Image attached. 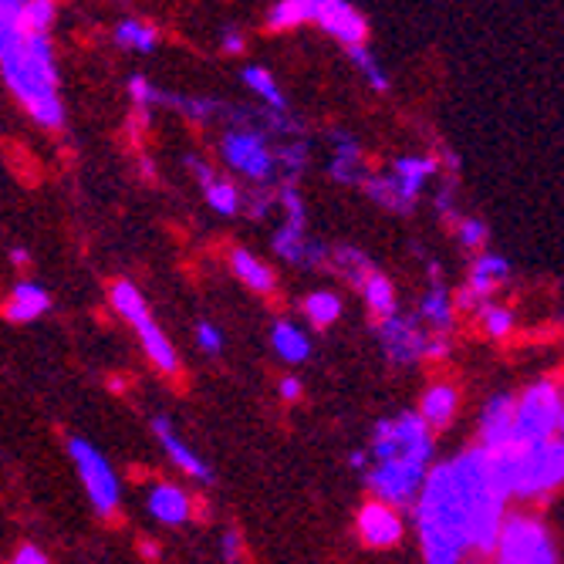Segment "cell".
Returning <instances> with one entry per match:
<instances>
[{"instance_id":"cell-41","label":"cell","mask_w":564,"mask_h":564,"mask_svg":"<svg viewBox=\"0 0 564 564\" xmlns=\"http://www.w3.org/2000/svg\"><path fill=\"white\" fill-rule=\"evenodd\" d=\"M18 564H44L47 557H44V551H37L34 544H24L21 551H18V557H14Z\"/></svg>"},{"instance_id":"cell-46","label":"cell","mask_w":564,"mask_h":564,"mask_svg":"<svg viewBox=\"0 0 564 564\" xmlns=\"http://www.w3.org/2000/svg\"><path fill=\"white\" fill-rule=\"evenodd\" d=\"M423 355H426V358H443V355H446V341H426Z\"/></svg>"},{"instance_id":"cell-9","label":"cell","mask_w":564,"mask_h":564,"mask_svg":"<svg viewBox=\"0 0 564 564\" xmlns=\"http://www.w3.org/2000/svg\"><path fill=\"white\" fill-rule=\"evenodd\" d=\"M224 160L237 173L258 180V183H268L274 176V166H278L274 152L268 149V135L261 129H250V126L237 129V132H227V139H224Z\"/></svg>"},{"instance_id":"cell-22","label":"cell","mask_w":564,"mask_h":564,"mask_svg":"<svg viewBox=\"0 0 564 564\" xmlns=\"http://www.w3.org/2000/svg\"><path fill=\"white\" fill-rule=\"evenodd\" d=\"M243 85L258 95L268 109H274V112H284L288 109V101H284V95H281V88H278V82L271 78V72H264V68H258V65H247L243 68Z\"/></svg>"},{"instance_id":"cell-35","label":"cell","mask_w":564,"mask_h":564,"mask_svg":"<svg viewBox=\"0 0 564 564\" xmlns=\"http://www.w3.org/2000/svg\"><path fill=\"white\" fill-rule=\"evenodd\" d=\"M480 325L487 335L494 338H503L510 335V328H514V315L507 312V307H497V304H484V312H480Z\"/></svg>"},{"instance_id":"cell-5","label":"cell","mask_w":564,"mask_h":564,"mask_svg":"<svg viewBox=\"0 0 564 564\" xmlns=\"http://www.w3.org/2000/svg\"><path fill=\"white\" fill-rule=\"evenodd\" d=\"M68 453L75 459L78 477L85 484V494H88L91 507L98 510L101 518H112L116 507H119V477L109 467V459L101 456L88 440H78V436L68 443Z\"/></svg>"},{"instance_id":"cell-28","label":"cell","mask_w":564,"mask_h":564,"mask_svg":"<svg viewBox=\"0 0 564 564\" xmlns=\"http://www.w3.org/2000/svg\"><path fill=\"white\" fill-rule=\"evenodd\" d=\"M116 41L122 47H132V51H152V47H156V41H160V34H156V28L145 24V21H122L116 28Z\"/></svg>"},{"instance_id":"cell-20","label":"cell","mask_w":564,"mask_h":564,"mask_svg":"<svg viewBox=\"0 0 564 564\" xmlns=\"http://www.w3.org/2000/svg\"><path fill=\"white\" fill-rule=\"evenodd\" d=\"M271 345L284 362H304V358L312 355V341H307V335L291 322H278L271 328Z\"/></svg>"},{"instance_id":"cell-8","label":"cell","mask_w":564,"mask_h":564,"mask_svg":"<svg viewBox=\"0 0 564 564\" xmlns=\"http://www.w3.org/2000/svg\"><path fill=\"white\" fill-rule=\"evenodd\" d=\"M372 456L376 459H392V456H409V459H423L430 464L433 456V440H430V426L423 416L405 413L399 420H386L376 426V443H372Z\"/></svg>"},{"instance_id":"cell-30","label":"cell","mask_w":564,"mask_h":564,"mask_svg":"<svg viewBox=\"0 0 564 564\" xmlns=\"http://www.w3.org/2000/svg\"><path fill=\"white\" fill-rule=\"evenodd\" d=\"M348 58L355 62V68L366 75V82H369L376 91H386V88H389V78H386V72L376 65V58L369 55V51H366L362 44H348Z\"/></svg>"},{"instance_id":"cell-25","label":"cell","mask_w":564,"mask_h":564,"mask_svg":"<svg viewBox=\"0 0 564 564\" xmlns=\"http://www.w3.org/2000/svg\"><path fill=\"white\" fill-rule=\"evenodd\" d=\"M362 294H366V301H369V307H372V315H376V318L395 315V294H392V284H389L379 271H372V274L362 281Z\"/></svg>"},{"instance_id":"cell-44","label":"cell","mask_w":564,"mask_h":564,"mask_svg":"<svg viewBox=\"0 0 564 564\" xmlns=\"http://www.w3.org/2000/svg\"><path fill=\"white\" fill-rule=\"evenodd\" d=\"M477 301H484V297H477L474 288L456 291V307H459V312H470V307H477Z\"/></svg>"},{"instance_id":"cell-23","label":"cell","mask_w":564,"mask_h":564,"mask_svg":"<svg viewBox=\"0 0 564 564\" xmlns=\"http://www.w3.org/2000/svg\"><path fill=\"white\" fill-rule=\"evenodd\" d=\"M507 278H510L507 261H500V258H480V261L474 264L470 288H474V294H477V297H490V291H494V288H500Z\"/></svg>"},{"instance_id":"cell-6","label":"cell","mask_w":564,"mask_h":564,"mask_svg":"<svg viewBox=\"0 0 564 564\" xmlns=\"http://www.w3.org/2000/svg\"><path fill=\"white\" fill-rule=\"evenodd\" d=\"M561 416V395L554 382H538L518 399V413H514V430L510 440L518 443H534V440H551L557 430Z\"/></svg>"},{"instance_id":"cell-29","label":"cell","mask_w":564,"mask_h":564,"mask_svg":"<svg viewBox=\"0 0 564 564\" xmlns=\"http://www.w3.org/2000/svg\"><path fill=\"white\" fill-rule=\"evenodd\" d=\"M366 189H369V196L376 199V203H382V207H392V210H399V214H405L413 203L409 199H402V193H399V186H395V180L392 176H369L366 180Z\"/></svg>"},{"instance_id":"cell-27","label":"cell","mask_w":564,"mask_h":564,"mask_svg":"<svg viewBox=\"0 0 564 564\" xmlns=\"http://www.w3.org/2000/svg\"><path fill=\"white\" fill-rule=\"evenodd\" d=\"M304 315H307V322H312V325L328 328L341 315V301L335 294H328V291H318V294H312V297L304 301Z\"/></svg>"},{"instance_id":"cell-4","label":"cell","mask_w":564,"mask_h":564,"mask_svg":"<svg viewBox=\"0 0 564 564\" xmlns=\"http://www.w3.org/2000/svg\"><path fill=\"white\" fill-rule=\"evenodd\" d=\"M494 554L503 564H551V561H557L547 528L541 521H531V518L503 521Z\"/></svg>"},{"instance_id":"cell-38","label":"cell","mask_w":564,"mask_h":564,"mask_svg":"<svg viewBox=\"0 0 564 564\" xmlns=\"http://www.w3.org/2000/svg\"><path fill=\"white\" fill-rule=\"evenodd\" d=\"M484 240H487V227L480 220H459V243L477 250L484 247Z\"/></svg>"},{"instance_id":"cell-40","label":"cell","mask_w":564,"mask_h":564,"mask_svg":"<svg viewBox=\"0 0 564 564\" xmlns=\"http://www.w3.org/2000/svg\"><path fill=\"white\" fill-rule=\"evenodd\" d=\"M186 166H189V173L199 180V186H210L217 176H214V170L207 166V163H203V160H186Z\"/></svg>"},{"instance_id":"cell-19","label":"cell","mask_w":564,"mask_h":564,"mask_svg":"<svg viewBox=\"0 0 564 564\" xmlns=\"http://www.w3.org/2000/svg\"><path fill=\"white\" fill-rule=\"evenodd\" d=\"M456 405H459V395H456L453 386H433V389L423 395V413H420V416L426 420L430 430H443V426L453 420Z\"/></svg>"},{"instance_id":"cell-26","label":"cell","mask_w":564,"mask_h":564,"mask_svg":"<svg viewBox=\"0 0 564 564\" xmlns=\"http://www.w3.org/2000/svg\"><path fill=\"white\" fill-rule=\"evenodd\" d=\"M307 21H312L307 0H281V4H274L268 14V28H274V31H291V28H301Z\"/></svg>"},{"instance_id":"cell-34","label":"cell","mask_w":564,"mask_h":564,"mask_svg":"<svg viewBox=\"0 0 564 564\" xmlns=\"http://www.w3.org/2000/svg\"><path fill=\"white\" fill-rule=\"evenodd\" d=\"M274 160L284 166L288 180H297L304 163H307V142H284L278 152H274Z\"/></svg>"},{"instance_id":"cell-11","label":"cell","mask_w":564,"mask_h":564,"mask_svg":"<svg viewBox=\"0 0 564 564\" xmlns=\"http://www.w3.org/2000/svg\"><path fill=\"white\" fill-rule=\"evenodd\" d=\"M358 538H362L366 547L386 551L395 547L402 541V521L395 514V507L386 500H372L358 510Z\"/></svg>"},{"instance_id":"cell-48","label":"cell","mask_w":564,"mask_h":564,"mask_svg":"<svg viewBox=\"0 0 564 564\" xmlns=\"http://www.w3.org/2000/svg\"><path fill=\"white\" fill-rule=\"evenodd\" d=\"M14 264H28V253L24 250H14Z\"/></svg>"},{"instance_id":"cell-47","label":"cell","mask_w":564,"mask_h":564,"mask_svg":"<svg viewBox=\"0 0 564 564\" xmlns=\"http://www.w3.org/2000/svg\"><path fill=\"white\" fill-rule=\"evenodd\" d=\"M366 464H369V456H366V453H355V456H351V467H355V470H366Z\"/></svg>"},{"instance_id":"cell-1","label":"cell","mask_w":564,"mask_h":564,"mask_svg":"<svg viewBox=\"0 0 564 564\" xmlns=\"http://www.w3.org/2000/svg\"><path fill=\"white\" fill-rule=\"evenodd\" d=\"M503 503L507 494L490 484V459L484 446L467 449L453 464L430 470L423 477L416 503L426 561L449 564L464 557L470 547L490 554L503 524Z\"/></svg>"},{"instance_id":"cell-13","label":"cell","mask_w":564,"mask_h":564,"mask_svg":"<svg viewBox=\"0 0 564 564\" xmlns=\"http://www.w3.org/2000/svg\"><path fill=\"white\" fill-rule=\"evenodd\" d=\"M152 433H156V440L163 443V449L170 453V459L173 464L183 470V474H189L193 480H199V484H210L214 480V474H210V467L203 464V459L176 436V430H173V423L170 420H152Z\"/></svg>"},{"instance_id":"cell-10","label":"cell","mask_w":564,"mask_h":564,"mask_svg":"<svg viewBox=\"0 0 564 564\" xmlns=\"http://www.w3.org/2000/svg\"><path fill=\"white\" fill-rule=\"evenodd\" d=\"M307 8H312V21L325 28L332 37H338L341 44H362L369 34L366 18L348 0H307Z\"/></svg>"},{"instance_id":"cell-16","label":"cell","mask_w":564,"mask_h":564,"mask_svg":"<svg viewBox=\"0 0 564 564\" xmlns=\"http://www.w3.org/2000/svg\"><path fill=\"white\" fill-rule=\"evenodd\" d=\"M34 31L28 24V14H24V0H0V62H8L21 37Z\"/></svg>"},{"instance_id":"cell-32","label":"cell","mask_w":564,"mask_h":564,"mask_svg":"<svg viewBox=\"0 0 564 564\" xmlns=\"http://www.w3.org/2000/svg\"><path fill=\"white\" fill-rule=\"evenodd\" d=\"M335 264H338V271L351 281V284H358L362 288V281L376 271L369 261H366V253H358V250H338V258H335Z\"/></svg>"},{"instance_id":"cell-45","label":"cell","mask_w":564,"mask_h":564,"mask_svg":"<svg viewBox=\"0 0 564 564\" xmlns=\"http://www.w3.org/2000/svg\"><path fill=\"white\" fill-rule=\"evenodd\" d=\"M278 392H281L284 402H297V399H301V382H297V379H284Z\"/></svg>"},{"instance_id":"cell-15","label":"cell","mask_w":564,"mask_h":564,"mask_svg":"<svg viewBox=\"0 0 564 564\" xmlns=\"http://www.w3.org/2000/svg\"><path fill=\"white\" fill-rule=\"evenodd\" d=\"M47 307H51V294L41 284L24 281V284H18L11 291V297L4 301L0 312H4L8 322H34V318H41L47 312Z\"/></svg>"},{"instance_id":"cell-36","label":"cell","mask_w":564,"mask_h":564,"mask_svg":"<svg viewBox=\"0 0 564 564\" xmlns=\"http://www.w3.org/2000/svg\"><path fill=\"white\" fill-rule=\"evenodd\" d=\"M55 4L58 0H24V14L34 31H47L55 21Z\"/></svg>"},{"instance_id":"cell-33","label":"cell","mask_w":564,"mask_h":564,"mask_svg":"<svg viewBox=\"0 0 564 564\" xmlns=\"http://www.w3.org/2000/svg\"><path fill=\"white\" fill-rule=\"evenodd\" d=\"M423 315H426L440 332H446V328L453 325L449 301H446V291H443L440 284H433V291L426 294V301H423Z\"/></svg>"},{"instance_id":"cell-14","label":"cell","mask_w":564,"mask_h":564,"mask_svg":"<svg viewBox=\"0 0 564 564\" xmlns=\"http://www.w3.org/2000/svg\"><path fill=\"white\" fill-rule=\"evenodd\" d=\"M514 413H518V399L510 395H497L490 399L487 413H484V430H480V446L494 449V446H503L510 440V430H514Z\"/></svg>"},{"instance_id":"cell-31","label":"cell","mask_w":564,"mask_h":564,"mask_svg":"<svg viewBox=\"0 0 564 564\" xmlns=\"http://www.w3.org/2000/svg\"><path fill=\"white\" fill-rule=\"evenodd\" d=\"M207 189V203L217 210V214H224V217H234L237 210H240V193L230 186V183H224V180H214L210 186H203Z\"/></svg>"},{"instance_id":"cell-43","label":"cell","mask_w":564,"mask_h":564,"mask_svg":"<svg viewBox=\"0 0 564 564\" xmlns=\"http://www.w3.org/2000/svg\"><path fill=\"white\" fill-rule=\"evenodd\" d=\"M224 557L227 561H237L240 557V534L237 531H227L224 534Z\"/></svg>"},{"instance_id":"cell-2","label":"cell","mask_w":564,"mask_h":564,"mask_svg":"<svg viewBox=\"0 0 564 564\" xmlns=\"http://www.w3.org/2000/svg\"><path fill=\"white\" fill-rule=\"evenodd\" d=\"M4 82L21 98V106L34 116V122L58 129L65 119L62 98H58V68H55V51H51L47 31H28L18 44V51L0 62Z\"/></svg>"},{"instance_id":"cell-7","label":"cell","mask_w":564,"mask_h":564,"mask_svg":"<svg viewBox=\"0 0 564 564\" xmlns=\"http://www.w3.org/2000/svg\"><path fill=\"white\" fill-rule=\"evenodd\" d=\"M423 477H426L423 459L392 456V459H376V467L366 474V484L379 500L392 507H409L423 487Z\"/></svg>"},{"instance_id":"cell-12","label":"cell","mask_w":564,"mask_h":564,"mask_svg":"<svg viewBox=\"0 0 564 564\" xmlns=\"http://www.w3.org/2000/svg\"><path fill=\"white\" fill-rule=\"evenodd\" d=\"M382 348L392 362H416L423 358V348H426V335L409 322V318H399V315H389L382 318Z\"/></svg>"},{"instance_id":"cell-21","label":"cell","mask_w":564,"mask_h":564,"mask_svg":"<svg viewBox=\"0 0 564 564\" xmlns=\"http://www.w3.org/2000/svg\"><path fill=\"white\" fill-rule=\"evenodd\" d=\"M433 173H436V160H399V163H395L392 180H395V186H399L402 199L413 203V199H416V193L423 189L426 176H433Z\"/></svg>"},{"instance_id":"cell-24","label":"cell","mask_w":564,"mask_h":564,"mask_svg":"<svg viewBox=\"0 0 564 564\" xmlns=\"http://www.w3.org/2000/svg\"><path fill=\"white\" fill-rule=\"evenodd\" d=\"M332 176L338 183H358V180H362V160H358V145L348 135H338V142H335Z\"/></svg>"},{"instance_id":"cell-37","label":"cell","mask_w":564,"mask_h":564,"mask_svg":"<svg viewBox=\"0 0 564 564\" xmlns=\"http://www.w3.org/2000/svg\"><path fill=\"white\" fill-rule=\"evenodd\" d=\"M196 345L207 351V355H220V348H224V335H220V328H214L210 322H203L199 328H196Z\"/></svg>"},{"instance_id":"cell-18","label":"cell","mask_w":564,"mask_h":564,"mask_svg":"<svg viewBox=\"0 0 564 564\" xmlns=\"http://www.w3.org/2000/svg\"><path fill=\"white\" fill-rule=\"evenodd\" d=\"M234 274L250 288V291H258V294H271L274 288H278V278H274V271L264 264V261H258L253 253H247V250H234Z\"/></svg>"},{"instance_id":"cell-39","label":"cell","mask_w":564,"mask_h":564,"mask_svg":"<svg viewBox=\"0 0 564 564\" xmlns=\"http://www.w3.org/2000/svg\"><path fill=\"white\" fill-rule=\"evenodd\" d=\"M129 91H132V98H135V106H139V109H149L152 101H156V88H152L142 75H135V78L129 82Z\"/></svg>"},{"instance_id":"cell-3","label":"cell","mask_w":564,"mask_h":564,"mask_svg":"<svg viewBox=\"0 0 564 564\" xmlns=\"http://www.w3.org/2000/svg\"><path fill=\"white\" fill-rule=\"evenodd\" d=\"M109 297H112V307L116 312L139 332V338H142V348H145V355L156 362V369H163V372H176L180 369V358H176V348L170 345V338L160 332V325L149 318V307H145V301H142V294H139V288L132 284V281H119V284H112V291H109Z\"/></svg>"},{"instance_id":"cell-49","label":"cell","mask_w":564,"mask_h":564,"mask_svg":"<svg viewBox=\"0 0 564 564\" xmlns=\"http://www.w3.org/2000/svg\"><path fill=\"white\" fill-rule=\"evenodd\" d=\"M557 430H561V440H564V402H561V416H557Z\"/></svg>"},{"instance_id":"cell-17","label":"cell","mask_w":564,"mask_h":564,"mask_svg":"<svg viewBox=\"0 0 564 564\" xmlns=\"http://www.w3.org/2000/svg\"><path fill=\"white\" fill-rule=\"evenodd\" d=\"M189 510H193V503H189V497L180 487L163 484V487H156V490L149 494V514L156 518V521H163V524H173V528L186 524Z\"/></svg>"},{"instance_id":"cell-42","label":"cell","mask_w":564,"mask_h":564,"mask_svg":"<svg viewBox=\"0 0 564 564\" xmlns=\"http://www.w3.org/2000/svg\"><path fill=\"white\" fill-rule=\"evenodd\" d=\"M243 47H247V41H243L240 31H227L224 34V51H227V55H240Z\"/></svg>"}]
</instances>
